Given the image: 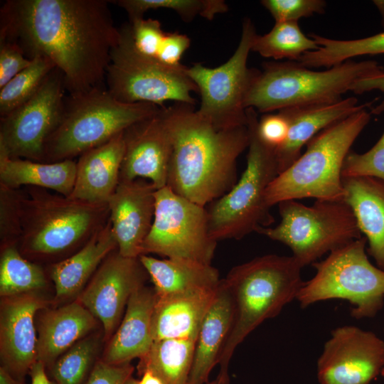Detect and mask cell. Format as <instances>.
I'll list each match as a JSON object with an SVG mask.
<instances>
[{
  "mask_svg": "<svg viewBox=\"0 0 384 384\" xmlns=\"http://www.w3.org/2000/svg\"><path fill=\"white\" fill-rule=\"evenodd\" d=\"M261 4L275 22H298L301 18L323 14L326 8V1L323 0H262Z\"/></svg>",
  "mask_w": 384,
  "mask_h": 384,
  "instance_id": "cell-40",
  "label": "cell"
},
{
  "mask_svg": "<svg viewBox=\"0 0 384 384\" xmlns=\"http://www.w3.org/2000/svg\"><path fill=\"white\" fill-rule=\"evenodd\" d=\"M318 48L316 41L302 32L297 21L275 22L267 33L257 34L252 46V51L265 58L297 62L304 53Z\"/></svg>",
  "mask_w": 384,
  "mask_h": 384,
  "instance_id": "cell-32",
  "label": "cell"
},
{
  "mask_svg": "<svg viewBox=\"0 0 384 384\" xmlns=\"http://www.w3.org/2000/svg\"><path fill=\"white\" fill-rule=\"evenodd\" d=\"M0 384H23L10 374L4 368H0Z\"/></svg>",
  "mask_w": 384,
  "mask_h": 384,
  "instance_id": "cell-48",
  "label": "cell"
},
{
  "mask_svg": "<svg viewBox=\"0 0 384 384\" xmlns=\"http://www.w3.org/2000/svg\"><path fill=\"white\" fill-rule=\"evenodd\" d=\"M42 307L43 301L32 292L5 297L1 305V367L20 381L37 361L34 317Z\"/></svg>",
  "mask_w": 384,
  "mask_h": 384,
  "instance_id": "cell-19",
  "label": "cell"
},
{
  "mask_svg": "<svg viewBox=\"0 0 384 384\" xmlns=\"http://www.w3.org/2000/svg\"><path fill=\"white\" fill-rule=\"evenodd\" d=\"M161 109L150 103L122 102L106 86L68 94L59 124L46 143L43 162L73 159L154 116Z\"/></svg>",
  "mask_w": 384,
  "mask_h": 384,
  "instance_id": "cell-6",
  "label": "cell"
},
{
  "mask_svg": "<svg viewBox=\"0 0 384 384\" xmlns=\"http://www.w3.org/2000/svg\"><path fill=\"white\" fill-rule=\"evenodd\" d=\"M98 341L94 337L80 340L61 355L51 366L57 384H82L97 353Z\"/></svg>",
  "mask_w": 384,
  "mask_h": 384,
  "instance_id": "cell-36",
  "label": "cell"
},
{
  "mask_svg": "<svg viewBox=\"0 0 384 384\" xmlns=\"http://www.w3.org/2000/svg\"><path fill=\"white\" fill-rule=\"evenodd\" d=\"M383 329H384V327H383Z\"/></svg>",
  "mask_w": 384,
  "mask_h": 384,
  "instance_id": "cell-52",
  "label": "cell"
},
{
  "mask_svg": "<svg viewBox=\"0 0 384 384\" xmlns=\"http://www.w3.org/2000/svg\"><path fill=\"white\" fill-rule=\"evenodd\" d=\"M132 42L135 50L144 56L155 60L166 31L160 22L153 18H138L128 22Z\"/></svg>",
  "mask_w": 384,
  "mask_h": 384,
  "instance_id": "cell-39",
  "label": "cell"
},
{
  "mask_svg": "<svg viewBox=\"0 0 384 384\" xmlns=\"http://www.w3.org/2000/svg\"><path fill=\"white\" fill-rule=\"evenodd\" d=\"M124 153V132L81 154L69 198L90 203H107L119 183Z\"/></svg>",
  "mask_w": 384,
  "mask_h": 384,
  "instance_id": "cell-21",
  "label": "cell"
},
{
  "mask_svg": "<svg viewBox=\"0 0 384 384\" xmlns=\"http://www.w3.org/2000/svg\"><path fill=\"white\" fill-rule=\"evenodd\" d=\"M66 89L56 68L26 102L0 117V156L43 161L46 143L58 127Z\"/></svg>",
  "mask_w": 384,
  "mask_h": 384,
  "instance_id": "cell-14",
  "label": "cell"
},
{
  "mask_svg": "<svg viewBox=\"0 0 384 384\" xmlns=\"http://www.w3.org/2000/svg\"><path fill=\"white\" fill-rule=\"evenodd\" d=\"M218 287L156 296L151 321L154 341L169 338L196 340Z\"/></svg>",
  "mask_w": 384,
  "mask_h": 384,
  "instance_id": "cell-22",
  "label": "cell"
},
{
  "mask_svg": "<svg viewBox=\"0 0 384 384\" xmlns=\"http://www.w3.org/2000/svg\"><path fill=\"white\" fill-rule=\"evenodd\" d=\"M374 4L377 6L380 11L383 21H384V0L373 1Z\"/></svg>",
  "mask_w": 384,
  "mask_h": 384,
  "instance_id": "cell-49",
  "label": "cell"
},
{
  "mask_svg": "<svg viewBox=\"0 0 384 384\" xmlns=\"http://www.w3.org/2000/svg\"><path fill=\"white\" fill-rule=\"evenodd\" d=\"M96 325V318L79 301L42 316L37 337V361L53 363Z\"/></svg>",
  "mask_w": 384,
  "mask_h": 384,
  "instance_id": "cell-26",
  "label": "cell"
},
{
  "mask_svg": "<svg viewBox=\"0 0 384 384\" xmlns=\"http://www.w3.org/2000/svg\"><path fill=\"white\" fill-rule=\"evenodd\" d=\"M111 3L122 8L129 16V21L144 18L149 10L166 9L174 11L184 21H191L200 16L212 20L228 7L223 0H117Z\"/></svg>",
  "mask_w": 384,
  "mask_h": 384,
  "instance_id": "cell-34",
  "label": "cell"
},
{
  "mask_svg": "<svg viewBox=\"0 0 384 384\" xmlns=\"http://www.w3.org/2000/svg\"><path fill=\"white\" fill-rule=\"evenodd\" d=\"M111 53L105 81L109 92L124 103H150L161 108L168 101L194 106L196 84L182 65L172 68L138 53L133 46L128 23L122 25Z\"/></svg>",
  "mask_w": 384,
  "mask_h": 384,
  "instance_id": "cell-11",
  "label": "cell"
},
{
  "mask_svg": "<svg viewBox=\"0 0 384 384\" xmlns=\"http://www.w3.org/2000/svg\"><path fill=\"white\" fill-rule=\"evenodd\" d=\"M114 250L117 243L109 219L76 252L53 265L50 277L56 297L79 292Z\"/></svg>",
  "mask_w": 384,
  "mask_h": 384,
  "instance_id": "cell-27",
  "label": "cell"
},
{
  "mask_svg": "<svg viewBox=\"0 0 384 384\" xmlns=\"http://www.w3.org/2000/svg\"><path fill=\"white\" fill-rule=\"evenodd\" d=\"M145 269L139 258L109 255L82 292L78 301L98 319L109 336L115 329L132 294L143 285Z\"/></svg>",
  "mask_w": 384,
  "mask_h": 384,
  "instance_id": "cell-16",
  "label": "cell"
},
{
  "mask_svg": "<svg viewBox=\"0 0 384 384\" xmlns=\"http://www.w3.org/2000/svg\"><path fill=\"white\" fill-rule=\"evenodd\" d=\"M106 0H7L0 39L32 60L44 57L63 74L68 94L104 86L119 30Z\"/></svg>",
  "mask_w": 384,
  "mask_h": 384,
  "instance_id": "cell-1",
  "label": "cell"
},
{
  "mask_svg": "<svg viewBox=\"0 0 384 384\" xmlns=\"http://www.w3.org/2000/svg\"><path fill=\"white\" fill-rule=\"evenodd\" d=\"M76 161H35L0 156V184L13 189L22 186L55 191L69 197L74 188Z\"/></svg>",
  "mask_w": 384,
  "mask_h": 384,
  "instance_id": "cell-28",
  "label": "cell"
},
{
  "mask_svg": "<svg viewBox=\"0 0 384 384\" xmlns=\"http://www.w3.org/2000/svg\"><path fill=\"white\" fill-rule=\"evenodd\" d=\"M196 340L169 338L154 341L139 358V375L149 369L165 384H188Z\"/></svg>",
  "mask_w": 384,
  "mask_h": 384,
  "instance_id": "cell-30",
  "label": "cell"
},
{
  "mask_svg": "<svg viewBox=\"0 0 384 384\" xmlns=\"http://www.w3.org/2000/svg\"><path fill=\"white\" fill-rule=\"evenodd\" d=\"M378 90L384 94V73L363 78L357 80L352 86L351 91L356 94ZM384 112V99L370 114H379Z\"/></svg>",
  "mask_w": 384,
  "mask_h": 384,
  "instance_id": "cell-45",
  "label": "cell"
},
{
  "mask_svg": "<svg viewBox=\"0 0 384 384\" xmlns=\"http://www.w3.org/2000/svg\"><path fill=\"white\" fill-rule=\"evenodd\" d=\"M341 174L342 178L371 176L384 181V132L368 151L363 154L350 151L343 162Z\"/></svg>",
  "mask_w": 384,
  "mask_h": 384,
  "instance_id": "cell-38",
  "label": "cell"
},
{
  "mask_svg": "<svg viewBox=\"0 0 384 384\" xmlns=\"http://www.w3.org/2000/svg\"><path fill=\"white\" fill-rule=\"evenodd\" d=\"M172 142L167 184L174 193L206 206L235 184L238 156L249 145L247 125L217 129L194 106L161 108Z\"/></svg>",
  "mask_w": 384,
  "mask_h": 384,
  "instance_id": "cell-2",
  "label": "cell"
},
{
  "mask_svg": "<svg viewBox=\"0 0 384 384\" xmlns=\"http://www.w3.org/2000/svg\"><path fill=\"white\" fill-rule=\"evenodd\" d=\"M380 375L384 378V368H383V370L381 371Z\"/></svg>",
  "mask_w": 384,
  "mask_h": 384,
  "instance_id": "cell-51",
  "label": "cell"
},
{
  "mask_svg": "<svg viewBox=\"0 0 384 384\" xmlns=\"http://www.w3.org/2000/svg\"><path fill=\"white\" fill-rule=\"evenodd\" d=\"M257 35L252 21H242L239 44L227 62L214 68L197 63L186 73L201 95L198 113L217 129H230L247 125L244 102L255 69L247 67V58Z\"/></svg>",
  "mask_w": 384,
  "mask_h": 384,
  "instance_id": "cell-12",
  "label": "cell"
},
{
  "mask_svg": "<svg viewBox=\"0 0 384 384\" xmlns=\"http://www.w3.org/2000/svg\"><path fill=\"white\" fill-rule=\"evenodd\" d=\"M31 61L15 43L0 39V88L26 68Z\"/></svg>",
  "mask_w": 384,
  "mask_h": 384,
  "instance_id": "cell-41",
  "label": "cell"
},
{
  "mask_svg": "<svg viewBox=\"0 0 384 384\" xmlns=\"http://www.w3.org/2000/svg\"><path fill=\"white\" fill-rule=\"evenodd\" d=\"M370 114L366 108L361 110L314 136L305 152L270 183L265 191L267 205L270 208L302 198L343 201V162Z\"/></svg>",
  "mask_w": 384,
  "mask_h": 384,
  "instance_id": "cell-4",
  "label": "cell"
},
{
  "mask_svg": "<svg viewBox=\"0 0 384 384\" xmlns=\"http://www.w3.org/2000/svg\"><path fill=\"white\" fill-rule=\"evenodd\" d=\"M43 269L26 259L16 245L4 247L0 259V294L4 297L31 293L43 288Z\"/></svg>",
  "mask_w": 384,
  "mask_h": 384,
  "instance_id": "cell-33",
  "label": "cell"
},
{
  "mask_svg": "<svg viewBox=\"0 0 384 384\" xmlns=\"http://www.w3.org/2000/svg\"><path fill=\"white\" fill-rule=\"evenodd\" d=\"M55 68L48 59L37 56L31 64L0 88V117L28 100Z\"/></svg>",
  "mask_w": 384,
  "mask_h": 384,
  "instance_id": "cell-35",
  "label": "cell"
},
{
  "mask_svg": "<svg viewBox=\"0 0 384 384\" xmlns=\"http://www.w3.org/2000/svg\"><path fill=\"white\" fill-rule=\"evenodd\" d=\"M302 268L292 255H267L234 267L222 279L233 297L234 316L218 364L219 384H229L228 366L239 344L297 299Z\"/></svg>",
  "mask_w": 384,
  "mask_h": 384,
  "instance_id": "cell-3",
  "label": "cell"
},
{
  "mask_svg": "<svg viewBox=\"0 0 384 384\" xmlns=\"http://www.w3.org/2000/svg\"><path fill=\"white\" fill-rule=\"evenodd\" d=\"M257 134L261 141L274 150L285 141L288 134V122L280 112L267 114L258 119Z\"/></svg>",
  "mask_w": 384,
  "mask_h": 384,
  "instance_id": "cell-43",
  "label": "cell"
},
{
  "mask_svg": "<svg viewBox=\"0 0 384 384\" xmlns=\"http://www.w3.org/2000/svg\"><path fill=\"white\" fill-rule=\"evenodd\" d=\"M190 44L191 40L186 35L177 31L166 32L155 60L169 67H181L182 55Z\"/></svg>",
  "mask_w": 384,
  "mask_h": 384,
  "instance_id": "cell-42",
  "label": "cell"
},
{
  "mask_svg": "<svg viewBox=\"0 0 384 384\" xmlns=\"http://www.w3.org/2000/svg\"><path fill=\"white\" fill-rule=\"evenodd\" d=\"M361 237L312 264L314 276L304 282L297 297L302 308L321 301H348L351 315L357 319L374 317L384 305V270L373 265Z\"/></svg>",
  "mask_w": 384,
  "mask_h": 384,
  "instance_id": "cell-9",
  "label": "cell"
},
{
  "mask_svg": "<svg viewBox=\"0 0 384 384\" xmlns=\"http://www.w3.org/2000/svg\"><path fill=\"white\" fill-rule=\"evenodd\" d=\"M373 102L358 105L356 97H349L333 102L279 110L288 122V134L284 142L274 150L278 174L299 158L302 147L318 133L332 124L368 107Z\"/></svg>",
  "mask_w": 384,
  "mask_h": 384,
  "instance_id": "cell-20",
  "label": "cell"
},
{
  "mask_svg": "<svg viewBox=\"0 0 384 384\" xmlns=\"http://www.w3.org/2000/svg\"><path fill=\"white\" fill-rule=\"evenodd\" d=\"M156 301L154 289L144 285L132 294L122 323L108 344L103 361L111 365H122L147 353L154 342L151 321Z\"/></svg>",
  "mask_w": 384,
  "mask_h": 384,
  "instance_id": "cell-23",
  "label": "cell"
},
{
  "mask_svg": "<svg viewBox=\"0 0 384 384\" xmlns=\"http://www.w3.org/2000/svg\"><path fill=\"white\" fill-rule=\"evenodd\" d=\"M384 368V341L355 326L334 329L316 364L319 384H369Z\"/></svg>",
  "mask_w": 384,
  "mask_h": 384,
  "instance_id": "cell-15",
  "label": "cell"
},
{
  "mask_svg": "<svg viewBox=\"0 0 384 384\" xmlns=\"http://www.w3.org/2000/svg\"><path fill=\"white\" fill-rule=\"evenodd\" d=\"M107 203L75 200L48 190L29 187L22 198L24 253L50 257L84 245L109 220Z\"/></svg>",
  "mask_w": 384,
  "mask_h": 384,
  "instance_id": "cell-7",
  "label": "cell"
},
{
  "mask_svg": "<svg viewBox=\"0 0 384 384\" xmlns=\"http://www.w3.org/2000/svg\"><path fill=\"white\" fill-rule=\"evenodd\" d=\"M133 371L129 363L111 365L100 361L95 364L85 384H124Z\"/></svg>",
  "mask_w": 384,
  "mask_h": 384,
  "instance_id": "cell-44",
  "label": "cell"
},
{
  "mask_svg": "<svg viewBox=\"0 0 384 384\" xmlns=\"http://www.w3.org/2000/svg\"><path fill=\"white\" fill-rule=\"evenodd\" d=\"M384 73L374 60H347L322 71L297 62L266 63L256 70L245 99V108L270 112L286 108L329 103L341 99L358 80Z\"/></svg>",
  "mask_w": 384,
  "mask_h": 384,
  "instance_id": "cell-5",
  "label": "cell"
},
{
  "mask_svg": "<svg viewBox=\"0 0 384 384\" xmlns=\"http://www.w3.org/2000/svg\"><path fill=\"white\" fill-rule=\"evenodd\" d=\"M316 50L304 53L298 63L304 67L331 68L360 55L384 54V31L354 40H336L311 33Z\"/></svg>",
  "mask_w": 384,
  "mask_h": 384,
  "instance_id": "cell-31",
  "label": "cell"
},
{
  "mask_svg": "<svg viewBox=\"0 0 384 384\" xmlns=\"http://www.w3.org/2000/svg\"><path fill=\"white\" fill-rule=\"evenodd\" d=\"M23 192L0 184V235L3 247L16 245L22 231Z\"/></svg>",
  "mask_w": 384,
  "mask_h": 384,
  "instance_id": "cell-37",
  "label": "cell"
},
{
  "mask_svg": "<svg viewBox=\"0 0 384 384\" xmlns=\"http://www.w3.org/2000/svg\"><path fill=\"white\" fill-rule=\"evenodd\" d=\"M206 384H219V383L216 380H213L211 382H209V383H208Z\"/></svg>",
  "mask_w": 384,
  "mask_h": 384,
  "instance_id": "cell-50",
  "label": "cell"
},
{
  "mask_svg": "<svg viewBox=\"0 0 384 384\" xmlns=\"http://www.w3.org/2000/svg\"><path fill=\"white\" fill-rule=\"evenodd\" d=\"M278 206L279 223L257 232L289 247L302 267L362 237L352 210L343 201L316 200L307 206L288 200Z\"/></svg>",
  "mask_w": 384,
  "mask_h": 384,
  "instance_id": "cell-10",
  "label": "cell"
},
{
  "mask_svg": "<svg viewBox=\"0 0 384 384\" xmlns=\"http://www.w3.org/2000/svg\"><path fill=\"white\" fill-rule=\"evenodd\" d=\"M342 184L343 201L366 238L367 252L384 270V181L371 176L343 177Z\"/></svg>",
  "mask_w": 384,
  "mask_h": 384,
  "instance_id": "cell-24",
  "label": "cell"
},
{
  "mask_svg": "<svg viewBox=\"0 0 384 384\" xmlns=\"http://www.w3.org/2000/svg\"><path fill=\"white\" fill-rule=\"evenodd\" d=\"M139 260L149 275L157 297L216 288L221 280L218 271L211 265L181 259L159 260L147 255H140Z\"/></svg>",
  "mask_w": 384,
  "mask_h": 384,
  "instance_id": "cell-29",
  "label": "cell"
},
{
  "mask_svg": "<svg viewBox=\"0 0 384 384\" xmlns=\"http://www.w3.org/2000/svg\"><path fill=\"white\" fill-rule=\"evenodd\" d=\"M150 181L142 178L120 181L107 201L110 221L123 257L139 258L153 224L155 191Z\"/></svg>",
  "mask_w": 384,
  "mask_h": 384,
  "instance_id": "cell-18",
  "label": "cell"
},
{
  "mask_svg": "<svg viewBox=\"0 0 384 384\" xmlns=\"http://www.w3.org/2000/svg\"><path fill=\"white\" fill-rule=\"evenodd\" d=\"M119 181L148 179L158 190L167 184L172 142L161 115L140 121L124 132Z\"/></svg>",
  "mask_w": 384,
  "mask_h": 384,
  "instance_id": "cell-17",
  "label": "cell"
},
{
  "mask_svg": "<svg viewBox=\"0 0 384 384\" xmlns=\"http://www.w3.org/2000/svg\"><path fill=\"white\" fill-rule=\"evenodd\" d=\"M249 145L246 168L231 189L206 208L208 232L215 241L240 239L274 222L265 191L278 175L274 149L260 139L257 112L246 109Z\"/></svg>",
  "mask_w": 384,
  "mask_h": 384,
  "instance_id": "cell-8",
  "label": "cell"
},
{
  "mask_svg": "<svg viewBox=\"0 0 384 384\" xmlns=\"http://www.w3.org/2000/svg\"><path fill=\"white\" fill-rule=\"evenodd\" d=\"M152 226L142 245V255L210 265L217 241L208 232L206 206L174 193L169 186L155 191Z\"/></svg>",
  "mask_w": 384,
  "mask_h": 384,
  "instance_id": "cell-13",
  "label": "cell"
},
{
  "mask_svg": "<svg viewBox=\"0 0 384 384\" xmlns=\"http://www.w3.org/2000/svg\"><path fill=\"white\" fill-rule=\"evenodd\" d=\"M234 304L222 279L201 324L196 341L188 384H206L231 329Z\"/></svg>",
  "mask_w": 384,
  "mask_h": 384,
  "instance_id": "cell-25",
  "label": "cell"
},
{
  "mask_svg": "<svg viewBox=\"0 0 384 384\" xmlns=\"http://www.w3.org/2000/svg\"><path fill=\"white\" fill-rule=\"evenodd\" d=\"M46 365L39 361H36L29 370L31 376V384H57L55 381L49 380L47 376Z\"/></svg>",
  "mask_w": 384,
  "mask_h": 384,
  "instance_id": "cell-46",
  "label": "cell"
},
{
  "mask_svg": "<svg viewBox=\"0 0 384 384\" xmlns=\"http://www.w3.org/2000/svg\"><path fill=\"white\" fill-rule=\"evenodd\" d=\"M139 379L130 376L124 384H165L163 380L151 370L146 369L142 372Z\"/></svg>",
  "mask_w": 384,
  "mask_h": 384,
  "instance_id": "cell-47",
  "label": "cell"
}]
</instances>
